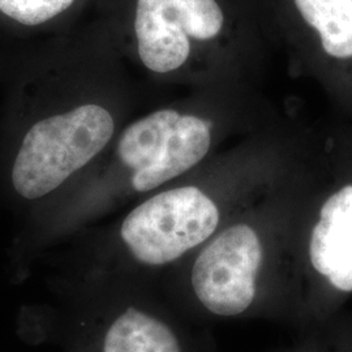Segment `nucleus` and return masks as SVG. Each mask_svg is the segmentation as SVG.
I'll return each mask as SVG.
<instances>
[{
	"label": "nucleus",
	"instance_id": "nucleus-8",
	"mask_svg": "<svg viewBox=\"0 0 352 352\" xmlns=\"http://www.w3.org/2000/svg\"><path fill=\"white\" fill-rule=\"evenodd\" d=\"M97 352H182V347L175 331L149 308L104 302Z\"/></svg>",
	"mask_w": 352,
	"mask_h": 352
},
{
	"label": "nucleus",
	"instance_id": "nucleus-9",
	"mask_svg": "<svg viewBox=\"0 0 352 352\" xmlns=\"http://www.w3.org/2000/svg\"><path fill=\"white\" fill-rule=\"evenodd\" d=\"M78 0H0V17L25 29L51 25L74 10Z\"/></svg>",
	"mask_w": 352,
	"mask_h": 352
},
{
	"label": "nucleus",
	"instance_id": "nucleus-5",
	"mask_svg": "<svg viewBox=\"0 0 352 352\" xmlns=\"http://www.w3.org/2000/svg\"><path fill=\"white\" fill-rule=\"evenodd\" d=\"M264 258L258 228L248 221L222 227L199 252L190 273L192 287L214 315H240L256 296V280Z\"/></svg>",
	"mask_w": 352,
	"mask_h": 352
},
{
	"label": "nucleus",
	"instance_id": "nucleus-4",
	"mask_svg": "<svg viewBox=\"0 0 352 352\" xmlns=\"http://www.w3.org/2000/svg\"><path fill=\"white\" fill-rule=\"evenodd\" d=\"M230 148L193 174L141 199L113 226L77 231L43 253L34 266L50 267L51 277L96 279L118 263L160 269L201 247L221 230L222 206L213 187Z\"/></svg>",
	"mask_w": 352,
	"mask_h": 352
},
{
	"label": "nucleus",
	"instance_id": "nucleus-6",
	"mask_svg": "<svg viewBox=\"0 0 352 352\" xmlns=\"http://www.w3.org/2000/svg\"><path fill=\"white\" fill-rule=\"evenodd\" d=\"M258 1L265 4V34L282 46L292 75L304 74L317 52L352 60V0Z\"/></svg>",
	"mask_w": 352,
	"mask_h": 352
},
{
	"label": "nucleus",
	"instance_id": "nucleus-7",
	"mask_svg": "<svg viewBox=\"0 0 352 352\" xmlns=\"http://www.w3.org/2000/svg\"><path fill=\"white\" fill-rule=\"evenodd\" d=\"M316 272L342 291H352V184L322 204L308 243Z\"/></svg>",
	"mask_w": 352,
	"mask_h": 352
},
{
	"label": "nucleus",
	"instance_id": "nucleus-2",
	"mask_svg": "<svg viewBox=\"0 0 352 352\" xmlns=\"http://www.w3.org/2000/svg\"><path fill=\"white\" fill-rule=\"evenodd\" d=\"M282 119L257 87L247 85L193 89L187 97L136 113L71 193L37 225L13 235V279H26L43 253L119 204L184 179Z\"/></svg>",
	"mask_w": 352,
	"mask_h": 352
},
{
	"label": "nucleus",
	"instance_id": "nucleus-1",
	"mask_svg": "<svg viewBox=\"0 0 352 352\" xmlns=\"http://www.w3.org/2000/svg\"><path fill=\"white\" fill-rule=\"evenodd\" d=\"M0 208L24 232L98 164L144 100L111 34L0 56Z\"/></svg>",
	"mask_w": 352,
	"mask_h": 352
},
{
	"label": "nucleus",
	"instance_id": "nucleus-3",
	"mask_svg": "<svg viewBox=\"0 0 352 352\" xmlns=\"http://www.w3.org/2000/svg\"><path fill=\"white\" fill-rule=\"evenodd\" d=\"M111 34L145 87H257L266 34L245 0H132L126 24Z\"/></svg>",
	"mask_w": 352,
	"mask_h": 352
}]
</instances>
